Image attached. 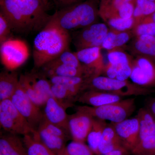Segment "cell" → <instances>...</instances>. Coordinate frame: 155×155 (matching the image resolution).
<instances>
[{
	"instance_id": "1",
	"label": "cell",
	"mask_w": 155,
	"mask_h": 155,
	"mask_svg": "<svg viewBox=\"0 0 155 155\" xmlns=\"http://www.w3.org/2000/svg\"><path fill=\"white\" fill-rule=\"evenodd\" d=\"M0 8L12 30L19 33L41 30L51 17L50 0H1Z\"/></svg>"
},
{
	"instance_id": "2",
	"label": "cell",
	"mask_w": 155,
	"mask_h": 155,
	"mask_svg": "<svg viewBox=\"0 0 155 155\" xmlns=\"http://www.w3.org/2000/svg\"><path fill=\"white\" fill-rule=\"evenodd\" d=\"M70 36L50 19L34 40V64L37 68L42 67L69 50Z\"/></svg>"
},
{
	"instance_id": "3",
	"label": "cell",
	"mask_w": 155,
	"mask_h": 155,
	"mask_svg": "<svg viewBox=\"0 0 155 155\" xmlns=\"http://www.w3.org/2000/svg\"><path fill=\"white\" fill-rule=\"evenodd\" d=\"M99 5L94 0H86L61 8L51 15V19L64 30H77L97 22Z\"/></svg>"
},
{
	"instance_id": "4",
	"label": "cell",
	"mask_w": 155,
	"mask_h": 155,
	"mask_svg": "<svg viewBox=\"0 0 155 155\" xmlns=\"http://www.w3.org/2000/svg\"><path fill=\"white\" fill-rule=\"evenodd\" d=\"M93 89L106 92L121 97L146 96L154 91L144 88L128 80L121 81L103 75L91 78L87 81L86 90Z\"/></svg>"
},
{
	"instance_id": "5",
	"label": "cell",
	"mask_w": 155,
	"mask_h": 155,
	"mask_svg": "<svg viewBox=\"0 0 155 155\" xmlns=\"http://www.w3.org/2000/svg\"><path fill=\"white\" fill-rule=\"evenodd\" d=\"M135 108V99L129 98L100 107L79 106L76 107L75 109L76 111L86 113L94 118L118 123L128 119Z\"/></svg>"
},
{
	"instance_id": "6",
	"label": "cell",
	"mask_w": 155,
	"mask_h": 155,
	"mask_svg": "<svg viewBox=\"0 0 155 155\" xmlns=\"http://www.w3.org/2000/svg\"><path fill=\"white\" fill-rule=\"evenodd\" d=\"M0 123L5 130L12 134L25 135L36 130L19 113L11 99L0 102Z\"/></svg>"
},
{
	"instance_id": "7",
	"label": "cell",
	"mask_w": 155,
	"mask_h": 155,
	"mask_svg": "<svg viewBox=\"0 0 155 155\" xmlns=\"http://www.w3.org/2000/svg\"><path fill=\"white\" fill-rule=\"evenodd\" d=\"M0 54L2 64L8 70L13 71L26 62L29 51L25 42L18 39L9 38L1 44Z\"/></svg>"
},
{
	"instance_id": "8",
	"label": "cell",
	"mask_w": 155,
	"mask_h": 155,
	"mask_svg": "<svg viewBox=\"0 0 155 155\" xmlns=\"http://www.w3.org/2000/svg\"><path fill=\"white\" fill-rule=\"evenodd\" d=\"M13 104L19 113L26 119L35 130L44 117L39 107L36 105L28 97L19 81L17 88L11 99Z\"/></svg>"
},
{
	"instance_id": "9",
	"label": "cell",
	"mask_w": 155,
	"mask_h": 155,
	"mask_svg": "<svg viewBox=\"0 0 155 155\" xmlns=\"http://www.w3.org/2000/svg\"><path fill=\"white\" fill-rule=\"evenodd\" d=\"M154 60L144 56H137L132 62L130 78L134 83L144 88L155 87Z\"/></svg>"
},
{
	"instance_id": "10",
	"label": "cell",
	"mask_w": 155,
	"mask_h": 155,
	"mask_svg": "<svg viewBox=\"0 0 155 155\" xmlns=\"http://www.w3.org/2000/svg\"><path fill=\"white\" fill-rule=\"evenodd\" d=\"M109 30L105 23H94L78 32L73 39V43L77 51L86 48L101 47Z\"/></svg>"
},
{
	"instance_id": "11",
	"label": "cell",
	"mask_w": 155,
	"mask_h": 155,
	"mask_svg": "<svg viewBox=\"0 0 155 155\" xmlns=\"http://www.w3.org/2000/svg\"><path fill=\"white\" fill-rule=\"evenodd\" d=\"M93 117L84 112L76 111L68 115L69 134L74 141L84 142L91 129Z\"/></svg>"
},
{
	"instance_id": "12",
	"label": "cell",
	"mask_w": 155,
	"mask_h": 155,
	"mask_svg": "<svg viewBox=\"0 0 155 155\" xmlns=\"http://www.w3.org/2000/svg\"><path fill=\"white\" fill-rule=\"evenodd\" d=\"M111 123L114 125L124 147L131 153L138 142L139 123L137 117L136 116L118 123Z\"/></svg>"
},
{
	"instance_id": "13",
	"label": "cell",
	"mask_w": 155,
	"mask_h": 155,
	"mask_svg": "<svg viewBox=\"0 0 155 155\" xmlns=\"http://www.w3.org/2000/svg\"><path fill=\"white\" fill-rule=\"evenodd\" d=\"M101 49V47L86 48L75 52L81 63L92 70L95 77L103 75L106 65Z\"/></svg>"
},
{
	"instance_id": "14",
	"label": "cell",
	"mask_w": 155,
	"mask_h": 155,
	"mask_svg": "<svg viewBox=\"0 0 155 155\" xmlns=\"http://www.w3.org/2000/svg\"><path fill=\"white\" fill-rule=\"evenodd\" d=\"M45 106V118L69 134L68 115L66 112L67 107L52 97L48 99Z\"/></svg>"
},
{
	"instance_id": "15",
	"label": "cell",
	"mask_w": 155,
	"mask_h": 155,
	"mask_svg": "<svg viewBox=\"0 0 155 155\" xmlns=\"http://www.w3.org/2000/svg\"><path fill=\"white\" fill-rule=\"evenodd\" d=\"M42 67L45 75L49 78L58 76L91 78L95 76L94 72L85 66L81 68H75L63 64H56L51 61Z\"/></svg>"
},
{
	"instance_id": "16",
	"label": "cell",
	"mask_w": 155,
	"mask_h": 155,
	"mask_svg": "<svg viewBox=\"0 0 155 155\" xmlns=\"http://www.w3.org/2000/svg\"><path fill=\"white\" fill-rule=\"evenodd\" d=\"M122 100V97L119 96L93 89L87 90L76 99L79 102L94 107L105 105Z\"/></svg>"
},
{
	"instance_id": "17",
	"label": "cell",
	"mask_w": 155,
	"mask_h": 155,
	"mask_svg": "<svg viewBox=\"0 0 155 155\" xmlns=\"http://www.w3.org/2000/svg\"><path fill=\"white\" fill-rule=\"evenodd\" d=\"M0 155H28L25 145L17 134L2 135L0 139Z\"/></svg>"
},
{
	"instance_id": "18",
	"label": "cell",
	"mask_w": 155,
	"mask_h": 155,
	"mask_svg": "<svg viewBox=\"0 0 155 155\" xmlns=\"http://www.w3.org/2000/svg\"><path fill=\"white\" fill-rule=\"evenodd\" d=\"M125 147L112 123L108 124L103 132L99 146V154Z\"/></svg>"
},
{
	"instance_id": "19",
	"label": "cell",
	"mask_w": 155,
	"mask_h": 155,
	"mask_svg": "<svg viewBox=\"0 0 155 155\" xmlns=\"http://www.w3.org/2000/svg\"><path fill=\"white\" fill-rule=\"evenodd\" d=\"M136 116L139 123L138 143L147 137L155 135V118L145 107L139 110Z\"/></svg>"
},
{
	"instance_id": "20",
	"label": "cell",
	"mask_w": 155,
	"mask_h": 155,
	"mask_svg": "<svg viewBox=\"0 0 155 155\" xmlns=\"http://www.w3.org/2000/svg\"><path fill=\"white\" fill-rule=\"evenodd\" d=\"M19 84L17 73L7 71L0 74V101L11 99Z\"/></svg>"
},
{
	"instance_id": "21",
	"label": "cell",
	"mask_w": 155,
	"mask_h": 155,
	"mask_svg": "<svg viewBox=\"0 0 155 155\" xmlns=\"http://www.w3.org/2000/svg\"><path fill=\"white\" fill-rule=\"evenodd\" d=\"M132 48L138 56L149 57L155 61V37L143 35L135 36Z\"/></svg>"
},
{
	"instance_id": "22",
	"label": "cell",
	"mask_w": 155,
	"mask_h": 155,
	"mask_svg": "<svg viewBox=\"0 0 155 155\" xmlns=\"http://www.w3.org/2000/svg\"><path fill=\"white\" fill-rule=\"evenodd\" d=\"M22 141L28 155H56L41 142L37 130L24 135Z\"/></svg>"
},
{
	"instance_id": "23",
	"label": "cell",
	"mask_w": 155,
	"mask_h": 155,
	"mask_svg": "<svg viewBox=\"0 0 155 155\" xmlns=\"http://www.w3.org/2000/svg\"><path fill=\"white\" fill-rule=\"evenodd\" d=\"M36 130L41 142L55 154L65 150V140L64 138L50 133L41 126H38Z\"/></svg>"
},
{
	"instance_id": "24",
	"label": "cell",
	"mask_w": 155,
	"mask_h": 155,
	"mask_svg": "<svg viewBox=\"0 0 155 155\" xmlns=\"http://www.w3.org/2000/svg\"><path fill=\"white\" fill-rule=\"evenodd\" d=\"M107 123L105 120L94 118L91 129L87 138V144L94 154H99V146Z\"/></svg>"
},
{
	"instance_id": "25",
	"label": "cell",
	"mask_w": 155,
	"mask_h": 155,
	"mask_svg": "<svg viewBox=\"0 0 155 155\" xmlns=\"http://www.w3.org/2000/svg\"><path fill=\"white\" fill-rule=\"evenodd\" d=\"M19 81L26 94L36 105L39 107L45 105L48 100L35 88L28 74L21 75Z\"/></svg>"
},
{
	"instance_id": "26",
	"label": "cell",
	"mask_w": 155,
	"mask_h": 155,
	"mask_svg": "<svg viewBox=\"0 0 155 155\" xmlns=\"http://www.w3.org/2000/svg\"><path fill=\"white\" fill-rule=\"evenodd\" d=\"M155 12V2L149 0H136L133 15L134 26L145 17L151 16Z\"/></svg>"
},
{
	"instance_id": "27",
	"label": "cell",
	"mask_w": 155,
	"mask_h": 155,
	"mask_svg": "<svg viewBox=\"0 0 155 155\" xmlns=\"http://www.w3.org/2000/svg\"><path fill=\"white\" fill-rule=\"evenodd\" d=\"M136 0H101L99 5V15L104 20L121 6L127 3H136Z\"/></svg>"
},
{
	"instance_id": "28",
	"label": "cell",
	"mask_w": 155,
	"mask_h": 155,
	"mask_svg": "<svg viewBox=\"0 0 155 155\" xmlns=\"http://www.w3.org/2000/svg\"><path fill=\"white\" fill-rule=\"evenodd\" d=\"M107 58L109 62L119 66L120 69L126 65L132 64L134 59L121 48L108 51Z\"/></svg>"
},
{
	"instance_id": "29",
	"label": "cell",
	"mask_w": 155,
	"mask_h": 155,
	"mask_svg": "<svg viewBox=\"0 0 155 155\" xmlns=\"http://www.w3.org/2000/svg\"><path fill=\"white\" fill-rule=\"evenodd\" d=\"M134 155H155V135L142 140L131 151Z\"/></svg>"
},
{
	"instance_id": "30",
	"label": "cell",
	"mask_w": 155,
	"mask_h": 155,
	"mask_svg": "<svg viewBox=\"0 0 155 155\" xmlns=\"http://www.w3.org/2000/svg\"><path fill=\"white\" fill-rule=\"evenodd\" d=\"M132 31L135 36L147 35L155 37V22L151 16H148L134 26Z\"/></svg>"
},
{
	"instance_id": "31",
	"label": "cell",
	"mask_w": 155,
	"mask_h": 155,
	"mask_svg": "<svg viewBox=\"0 0 155 155\" xmlns=\"http://www.w3.org/2000/svg\"><path fill=\"white\" fill-rule=\"evenodd\" d=\"M89 79L90 78L85 77L53 76L50 77V81L51 84H58L68 86H84L86 90L87 82Z\"/></svg>"
},
{
	"instance_id": "32",
	"label": "cell",
	"mask_w": 155,
	"mask_h": 155,
	"mask_svg": "<svg viewBox=\"0 0 155 155\" xmlns=\"http://www.w3.org/2000/svg\"><path fill=\"white\" fill-rule=\"evenodd\" d=\"M51 91L54 97L67 107L70 106L65 104L64 100H68L72 103V101L75 100L69 92L67 86L64 84H51Z\"/></svg>"
},
{
	"instance_id": "33",
	"label": "cell",
	"mask_w": 155,
	"mask_h": 155,
	"mask_svg": "<svg viewBox=\"0 0 155 155\" xmlns=\"http://www.w3.org/2000/svg\"><path fill=\"white\" fill-rule=\"evenodd\" d=\"M65 152L67 155H94L88 146L84 142L74 140L65 147Z\"/></svg>"
},
{
	"instance_id": "34",
	"label": "cell",
	"mask_w": 155,
	"mask_h": 155,
	"mask_svg": "<svg viewBox=\"0 0 155 155\" xmlns=\"http://www.w3.org/2000/svg\"><path fill=\"white\" fill-rule=\"evenodd\" d=\"M51 61L56 64H63L75 68H81L84 66L78 59L75 53H72L69 50L65 51L58 58Z\"/></svg>"
},
{
	"instance_id": "35",
	"label": "cell",
	"mask_w": 155,
	"mask_h": 155,
	"mask_svg": "<svg viewBox=\"0 0 155 155\" xmlns=\"http://www.w3.org/2000/svg\"><path fill=\"white\" fill-rule=\"evenodd\" d=\"M135 4L127 3L121 6L119 9L110 14L106 19L104 22L108 19H129L133 17L134 11L135 8Z\"/></svg>"
},
{
	"instance_id": "36",
	"label": "cell",
	"mask_w": 155,
	"mask_h": 155,
	"mask_svg": "<svg viewBox=\"0 0 155 155\" xmlns=\"http://www.w3.org/2000/svg\"><path fill=\"white\" fill-rule=\"evenodd\" d=\"M110 28L119 31L132 30L134 26L133 17L129 19H111L105 22Z\"/></svg>"
},
{
	"instance_id": "37",
	"label": "cell",
	"mask_w": 155,
	"mask_h": 155,
	"mask_svg": "<svg viewBox=\"0 0 155 155\" xmlns=\"http://www.w3.org/2000/svg\"><path fill=\"white\" fill-rule=\"evenodd\" d=\"M133 35L134 34L132 30L125 31H119L117 30L114 39L113 49L120 48L128 42Z\"/></svg>"
},
{
	"instance_id": "38",
	"label": "cell",
	"mask_w": 155,
	"mask_h": 155,
	"mask_svg": "<svg viewBox=\"0 0 155 155\" xmlns=\"http://www.w3.org/2000/svg\"><path fill=\"white\" fill-rule=\"evenodd\" d=\"M39 126L44 127L50 133L62 137L64 139L67 138V133L61 127L48 121L45 117L42 120Z\"/></svg>"
},
{
	"instance_id": "39",
	"label": "cell",
	"mask_w": 155,
	"mask_h": 155,
	"mask_svg": "<svg viewBox=\"0 0 155 155\" xmlns=\"http://www.w3.org/2000/svg\"><path fill=\"white\" fill-rule=\"evenodd\" d=\"M12 30L5 16L0 13V43L2 44L8 38Z\"/></svg>"
},
{
	"instance_id": "40",
	"label": "cell",
	"mask_w": 155,
	"mask_h": 155,
	"mask_svg": "<svg viewBox=\"0 0 155 155\" xmlns=\"http://www.w3.org/2000/svg\"><path fill=\"white\" fill-rule=\"evenodd\" d=\"M117 31V30L113 28H109V31L103 42L101 48L107 50L108 51L113 49L114 39Z\"/></svg>"
},
{
	"instance_id": "41",
	"label": "cell",
	"mask_w": 155,
	"mask_h": 155,
	"mask_svg": "<svg viewBox=\"0 0 155 155\" xmlns=\"http://www.w3.org/2000/svg\"><path fill=\"white\" fill-rule=\"evenodd\" d=\"M120 67L117 65H114L108 62L106 64L103 72V76L111 78H116Z\"/></svg>"
},
{
	"instance_id": "42",
	"label": "cell",
	"mask_w": 155,
	"mask_h": 155,
	"mask_svg": "<svg viewBox=\"0 0 155 155\" xmlns=\"http://www.w3.org/2000/svg\"><path fill=\"white\" fill-rule=\"evenodd\" d=\"M145 107L146 108L155 118V97L148 98L146 101Z\"/></svg>"
},
{
	"instance_id": "43",
	"label": "cell",
	"mask_w": 155,
	"mask_h": 155,
	"mask_svg": "<svg viewBox=\"0 0 155 155\" xmlns=\"http://www.w3.org/2000/svg\"><path fill=\"white\" fill-rule=\"evenodd\" d=\"M130 152L129 150L125 148V147H122L106 153L99 154L96 155H129Z\"/></svg>"
},
{
	"instance_id": "44",
	"label": "cell",
	"mask_w": 155,
	"mask_h": 155,
	"mask_svg": "<svg viewBox=\"0 0 155 155\" xmlns=\"http://www.w3.org/2000/svg\"><path fill=\"white\" fill-rule=\"evenodd\" d=\"M57 3L59 5L62 6V8L76 4V3L81 2L86 0H56Z\"/></svg>"
},
{
	"instance_id": "45",
	"label": "cell",
	"mask_w": 155,
	"mask_h": 155,
	"mask_svg": "<svg viewBox=\"0 0 155 155\" xmlns=\"http://www.w3.org/2000/svg\"><path fill=\"white\" fill-rule=\"evenodd\" d=\"M151 16L153 21L155 22V12Z\"/></svg>"
},
{
	"instance_id": "46",
	"label": "cell",
	"mask_w": 155,
	"mask_h": 155,
	"mask_svg": "<svg viewBox=\"0 0 155 155\" xmlns=\"http://www.w3.org/2000/svg\"><path fill=\"white\" fill-rule=\"evenodd\" d=\"M56 155H65V150L62 152L59 153L58 154Z\"/></svg>"
},
{
	"instance_id": "47",
	"label": "cell",
	"mask_w": 155,
	"mask_h": 155,
	"mask_svg": "<svg viewBox=\"0 0 155 155\" xmlns=\"http://www.w3.org/2000/svg\"><path fill=\"white\" fill-rule=\"evenodd\" d=\"M94 1H95L96 2L98 3L99 4L100 1H101V0H94Z\"/></svg>"
},
{
	"instance_id": "48",
	"label": "cell",
	"mask_w": 155,
	"mask_h": 155,
	"mask_svg": "<svg viewBox=\"0 0 155 155\" xmlns=\"http://www.w3.org/2000/svg\"><path fill=\"white\" fill-rule=\"evenodd\" d=\"M149 1H152V2H155V0H149Z\"/></svg>"
},
{
	"instance_id": "49",
	"label": "cell",
	"mask_w": 155,
	"mask_h": 155,
	"mask_svg": "<svg viewBox=\"0 0 155 155\" xmlns=\"http://www.w3.org/2000/svg\"><path fill=\"white\" fill-rule=\"evenodd\" d=\"M65 155H67V154H66V153H65Z\"/></svg>"
}]
</instances>
